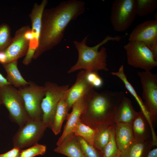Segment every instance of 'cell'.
Listing matches in <instances>:
<instances>
[{"label": "cell", "mask_w": 157, "mask_h": 157, "mask_svg": "<svg viewBox=\"0 0 157 157\" xmlns=\"http://www.w3.org/2000/svg\"><path fill=\"white\" fill-rule=\"evenodd\" d=\"M85 6L84 1L69 0L61 2L56 7L44 9L41 18L39 44L33 59H37L61 42L67 26L83 13Z\"/></svg>", "instance_id": "obj_1"}, {"label": "cell", "mask_w": 157, "mask_h": 157, "mask_svg": "<svg viewBox=\"0 0 157 157\" xmlns=\"http://www.w3.org/2000/svg\"><path fill=\"white\" fill-rule=\"evenodd\" d=\"M125 96L122 91L99 92L93 88L85 95L86 107L81 117L86 118L89 125L94 128L101 125L114 124L115 112Z\"/></svg>", "instance_id": "obj_2"}, {"label": "cell", "mask_w": 157, "mask_h": 157, "mask_svg": "<svg viewBox=\"0 0 157 157\" xmlns=\"http://www.w3.org/2000/svg\"><path fill=\"white\" fill-rule=\"evenodd\" d=\"M87 37H85L81 42L74 41L73 43L78 51V58L76 63L68 71V74L81 69L97 72L99 70L108 71L106 49L102 47L99 51V49L110 41L118 42L122 38L119 36L112 37L108 35L96 45L90 47L86 44Z\"/></svg>", "instance_id": "obj_3"}, {"label": "cell", "mask_w": 157, "mask_h": 157, "mask_svg": "<svg viewBox=\"0 0 157 157\" xmlns=\"http://www.w3.org/2000/svg\"><path fill=\"white\" fill-rule=\"evenodd\" d=\"M0 100L8 110L10 119L19 127L31 119L18 89L12 85L0 88Z\"/></svg>", "instance_id": "obj_4"}, {"label": "cell", "mask_w": 157, "mask_h": 157, "mask_svg": "<svg viewBox=\"0 0 157 157\" xmlns=\"http://www.w3.org/2000/svg\"><path fill=\"white\" fill-rule=\"evenodd\" d=\"M124 48L126 51L127 63L130 65L145 71H150L157 66V58L144 43L129 41Z\"/></svg>", "instance_id": "obj_5"}, {"label": "cell", "mask_w": 157, "mask_h": 157, "mask_svg": "<svg viewBox=\"0 0 157 157\" xmlns=\"http://www.w3.org/2000/svg\"><path fill=\"white\" fill-rule=\"evenodd\" d=\"M44 86L45 93L41 103L42 120L47 128H50L58 103L69 86L59 85L50 81L46 82Z\"/></svg>", "instance_id": "obj_6"}, {"label": "cell", "mask_w": 157, "mask_h": 157, "mask_svg": "<svg viewBox=\"0 0 157 157\" xmlns=\"http://www.w3.org/2000/svg\"><path fill=\"white\" fill-rule=\"evenodd\" d=\"M136 15L135 0H115L111 8L110 22L114 29L124 32L131 25Z\"/></svg>", "instance_id": "obj_7"}, {"label": "cell", "mask_w": 157, "mask_h": 157, "mask_svg": "<svg viewBox=\"0 0 157 157\" xmlns=\"http://www.w3.org/2000/svg\"><path fill=\"white\" fill-rule=\"evenodd\" d=\"M18 90L30 119L42 120V112L41 106L45 93L44 86L30 81L27 85L19 88Z\"/></svg>", "instance_id": "obj_8"}, {"label": "cell", "mask_w": 157, "mask_h": 157, "mask_svg": "<svg viewBox=\"0 0 157 157\" xmlns=\"http://www.w3.org/2000/svg\"><path fill=\"white\" fill-rule=\"evenodd\" d=\"M47 127L42 120L30 119L19 129L14 136V147L21 149L38 143Z\"/></svg>", "instance_id": "obj_9"}, {"label": "cell", "mask_w": 157, "mask_h": 157, "mask_svg": "<svg viewBox=\"0 0 157 157\" xmlns=\"http://www.w3.org/2000/svg\"><path fill=\"white\" fill-rule=\"evenodd\" d=\"M143 92L142 98L144 106L152 121L157 120V75L150 71L138 72Z\"/></svg>", "instance_id": "obj_10"}, {"label": "cell", "mask_w": 157, "mask_h": 157, "mask_svg": "<svg viewBox=\"0 0 157 157\" xmlns=\"http://www.w3.org/2000/svg\"><path fill=\"white\" fill-rule=\"evenodd\" d=\"M129 41L141 42L157 58V20H148L136 26L130 34Z\"/></svg>", "instance_id": "obj_11"}, {"label": "cell", "mask_w": 157, "mask_h": 157, "mask_svg": "<svg viewBox=\"0 0 157 157\" xmlns=\"http://www.w3.org/2000/svg\"><path fill=\"white\" fill-rule=\"evenodd\" d=\"M29 25L21 27L15 32L12 42L4 51L7 57V63L25 56L27 53L30 41L24 37L25 32L31 28Z\"/></svg>", "instance_id": "obj_12"}, {"label": "cell", "mask_w": 157, "mask_h": 157, "mask_svg": "<svg viewBox=\"0 0 157 157\" xmlns=\"http://www.w3.org/2000/svg\"><path fill=\"white\" fill-rule=\"evenodd\" d=\"M94 88L87 81L85 71L82 70L77 74L74 83L65 91L64 97L70 109L73 104Z\"/></svg>", "instance_id": "obj_13"}, {"label": "cell", "mask_w": 157, "mask_h": 157, "mask_svg": "<svg viewBox=\"0 0 157 157\" xmlns=\"http://www.w3.org/2000/svg\"><path fill=\"white\" fill-rule=\"evenodd\" d=\"M48 2L43 0L39 4L35 3L29 15L31 25L33 39L30 42L28 50L35 52L38 46L41 26V18L43 12Z\"/></svg>", "instance_id": "obj_14"}, {"label": "cell", "mask_w": 157, "mask_h": 157, "mask_svg": "<svg viewBox=\"0 0 157 157\" xmlns=\"http://www.w3.org/2000/svg\"><path fill=\"white\" fill-rule=\"evenodd\" d=\"M86 107L85 96L80 99L73 104L72 107V111L68 114L66 118L67 121L63 133L57 142V146L60 144L67 136L73 133L77 124L81 120V117L84 113Z\"/></svg>", "instance_id": "obj_15"}, {"label": "cell", "mask_w": 157, "mask_h": 157, "mask_svg": "<svg viewBox=\"0 0 157 157\" xmlns=\"http://www.w3.org/2000/svg\"><path fill=\"white\" fill-rule=\"evenodd\" d=\"M132 125L134 140L143 142L152 141L149 125L141 111L138 112Z\"/></svg>", "instance_id": "obj_16"}, {"label": "cell", "mask_w": 157, "mask_h": 157, "mask_svg": "<svg viewBox=\"0 0 157 157\" xmlns=\"http://www.w3.org/2000/svg\"><path fill=\"white\" fill-rule=\"evenodd\" d=\"M138 113L134 109L131 100L125 96L115 112L114 123H132Z\"/></svg>", "instance_id": "obj_17"}, {"label": "cell", "mask_w": 157, "mask_h": 157, "mask_svg": "<svg viewBox=\"0 0 157 157\" xmlns=\"http://www.w3.org/2000/svg\"><path fill=\"white\" fill-rule=\"evenodd\" d=\"M115 137L120 152L128 148L134 141L132 123L115 124Z\"/></svg>", "instance_id": "obj_18"}, {"label": "cell", "mask_w": 157, "mask_h": 157, "mask_svg": "<svg viewBox=\"0 0 157 157\" xmlns=\"http://www.w3.org/2000/svg\"><path fill=\"white\" fill-rule=\"evenodd\" d=\"M54 151L68 157H85L76 136L73 133L67 136Z\"/></svg>", "instance_id": "obj_19"}, {"label": "cell", "mask_w": 157, "mask_h": 157, "mask_svg": "<svg viewBox=\"0 0 157 157\" xmlns=\"http://www.w3.org/2000/svg\"><path fill=\"white\" fill-rule=\"evenodd\" d=\"M7 74L6 79L10 84L15 88L27 85V81L21 75L18 67V60H13L2 65Z\"/></svg>", "instance_id": "obj_20"}, {"label": "cell", "mask_w": 157, "mask_h": 157, "mask_svg": "<svg viewBox=\"0 0 157 157\" xmlns=\"http://www.w3.org/2000/svg\"><path fill=\"white\" fill-rule=\"evenodd\" d=\"M153 147L152 141L143 142L134 140L128 148L121 152L119 157H147Z\"/></svg>", "instance_id": "obj_21"}, {"label": "cell", "mask_w": 157, "mask_h": 157, "mask_svg": "<svg viewBox=\"0 0 157 157\" xmlns=\"http://www.w3.org/2000/svg\"><path fill=\"white\" fill-rule=\"evenodd\" d=\"M114 124L111 125H101L95 128L93 146L101 155L110 137L111 130Z\"/></svg>", "instance_id": "obj_22"}, {"label": "cell", "mask_w": 157, "mask_h": 157, "mask_svg": "<svg viewBox=\"0 0 157 157\" xmlns=\"http://www.w3.org/2000/svg\"><path fill=\"white\" fill-rule=\"evenodd\" d=\"M69 110L64 95L58 103L50 127L55 135L58 134L60 132L62 124L64 120L67 118Z\"/></svg>", "instance_id": "obj_23"}, {"label": "cell", "mask_w": 157, "mask_h": 157, "mask_svg": "<svg viewBox=\"0 0 157 157\" xmlns=\"http://www.w3.org/2000/svg\"><path fill=\"white\" fill-rule=\"evenodd\" d=\"M111 74L112 75L118 77L122 81L126 89L134 97L140 107L141 111L144 116H148L149 115V113L144 106L143 101L140 96L138 94L134 88L127 79L124 72V66L122 65L117 72H111Z\"/></svg>", "instance_id": "obj_24"}, {"label": "cell", "mask_w": 157, "mask_h": 157, "mask_svg": "<svg viewBox=\"0 0 157 157\" xmlns=\"http://www.w3.org/2000/svg\"><path fill=\"white\" fill-rule=\"evenodd\" d=\"M96 129L83 123L81 120L78 122L73 131L77 136L83 138L90 145L93 146Z\"/></svg>", "instance_id": "obj_25"}, {"label": "cell", "mask_w": 157, "mask_h": 157, "mask_svg": "<svg viewBox=\"0 0 157 157\" xmlns=\"http://www.w3.org/2000/svg\"><path fill=\"white\" fill-rule=\"evenodd\" d=\"M136 15L144 16L153 13L157 8V0H135Z\"/></svg>", "instance_id": "obj_26"}, {"label": "cell", "mask_w": 157, "mask_h": 157, "mask_svg": "<svg viewBox=\"0 0 157 157\" xmlns=\"http://www.w3.org/2000/svg\"><path fill=\"white\" fill-rule=\"evenodd\" d=\"M121 152L116 144L115 137V124L111 130L110 139L101 154L102 157H119Z\"/></svg>", "instance_id": "obj_27"}, {"label": "cell", "mask_w": 157, "mask_h": 157, "mask_svg": "<svg viewBox=\"0 0 157 157\" xmlns=\"http://www.w3.org/2000/svg\"><path fill=\"white\" fill-rule=\"evenodd\" d=\"M13 38L11 35L10 26L3 23L0 24V52L5 51L12 42Z\"/></svg>", "instance_id": "obj_28"}, {"label": "cell", "mask_w": 157, "mask_h": 157, "mask_svg": "<svg viewBox=\"0 0 157 157\" xmlns=\"http://www.w3.org/2000/svg\"><path fill=\"white\" fill-rule=\"evenodd\" d=\"M46 149L45 145L37 143L27 149H21L19 157H34L43 155L45 154Z\"/></svg>", "instance_id": "obj_29"}, {"label": "cell", "mask_w": 157, "mask_h": 157, "mask_svg": "<svg viewBox=\"0 0 157 157\" xmlns=\"http://www.w3.org/2000/svg\"><path fill=\"white\" fill-rule=\"evenodd\" d=\"M85 157H102L99 151L82 138L76 136Z\"/></svg>", "instance_id": "obj_30"}, {"label": "cell", "mask_w": 157, "mask_h": 157, "mask_svg": "<svg viewBox=\"0 0 157 157\" xmlns=\"http://www.w3.org/2000/svg\"><path fill=\"white\" fill-rule=\"evenodd\" d=\"M85 71V77L88 82L94 88H100L103 85V81L98 72Z\"/></svg>", "instance_id": "obj_31"}, {"label": "cell", "mask_w": 157, "mask_h": 157, "mask_svg": "<svg viewBox=\"0 0 157 157\" xmlns=\"http://www.w3.org/2000/svg\"><path fill=\"white\" fill-rule=\"evenodd\" d=\"M21 150L17 147H14L9 151L0 154V157H19Z\"/></svg>", "instance_id": "obj_32"}, {"label": "cell", "mask_w": 157, "mask_h": 157, "mask_svg": "<svg viewBox=\"0 0 157 157\" xmlns=\"http://www.w3.org/2000/svg\"><path fill=\"white\" fill-rule=\"evenodd\" d=\"M8 85H11L6 78L0 73V88L2 87Z\"/></svg>", "instance_id": "obj_33"}, {"label": "cell", "mask_w": 157, "mask_h": 157, "mask_svg": "<svg viewBox=\"0 0 157 157\" xmlns=\"http://www.w3.org/2000/svg\"><path fill=\"white\" fill-rule=\"evenodd\" d=\"M7 57L4 51L0 52V63L2 65L7 63Z\"/></svg>", "instance_id": "obj_34"}, {"label": "cell", "mask_w": 157, "mask_h": 157, "mask_svg": "<svg viewBox=\"0 0 157 157\" xmlns=\"http://www.w3.org/2000/svg\"><path fill=\"white\" fill-rule=\"evenodd\" d=\"M147 157H157V148L151 149L148 153Z\"/></svg>", "instance_id": "obj_35"}, {"label": "cell", "mask_w": 157, "mask_h": 157, "mask_svg": "<svg viewBox=\"0 0 157 157\" xmlns=\"http://www.w3.org/2000/svg\"><path fill=\"white\" fill-rule=\"evenodd\" d=\"M1 105V101L0 100V106Z\"/></svg>", "instance_id": "obj_36"}]
</instances>
